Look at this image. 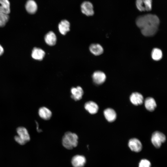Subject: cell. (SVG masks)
I'll return each instance as SVG.
<instances>
[{
	"label": "cell",
	"instance_id": "1",
	"mask_svg": "<svg viewBox=\"0 0 167 167\" xmlns=\"http://www.w3.org/2000/svg\"><path fill=\"white\" fill-rule=\"evenodd\" d=\"M159 23L158 16L152 14L139 16L136 20V24L140 29L142 34L147 36H153L156 33Z\"/></svg>",
	"mask_w": 167,
	"mask_h": 167
},
{
	"label": "cell",
	"instance_id": "2",
	"mask_svg": "<svg viewBox=\"0 0 167 167\" xmlns=\"http://www.w3.org/2000/svg\"><path fill=\"white\" fill-rule=\"evenodd\" d=\"M78 137L75 133L70 131L66 132L62 139V143L64 147L71 149L76 147L78 144Z\"/></svg>",
	"mask_w": 167,
	"mask_h": 167
},
{
	"label": "cell",
	"instance_id": "3",
	"mask_svg": "<svg viewBox=\"0 0 167 167\" xmlns=\"http://www.w3.org/2000/svg\"><path fill=\"white\" fill-rule=\"evenodd\" d=\"M166 140V137L162 133L156 131L152 134L151 140L153 145L156 148H160L162 143Z\"/></svg>",
	"mask_w": 167,
	"mask_h": 167
},
{
	"label": "cell",
	"instance_id": "4",
	"mask_svg": "<svg viewBox=\"0 0 167 167\" xmlns=\"http://www.w3.org/2000/svg\"><path fill=\"white\" fill-rule=\"evenodd\" d=\"M152 0H136V5L140 11H148L152 9Z\"/></svg>",
	"mask_w": 167,
	"mask_h": 167
},
{
	"label": "cell",
	"instance_id": "5",
	"mask_svg": "<svg viewBox=\"0 0 167 167\" xmlns=\"http://www.w3.org/2000/svg\"><path fill=\"white\" fill-rule=\"evenodd\" d=\"M128 145L130 149L135 152H140L142 148V143L138 139L135 138L130 139L128 142Z\"/></svg>",
	"mask_w": 167,
	"mask_h": 167
},
{
	"label": "cell",
	"instance_id": "6",
	"mask_svg": "<svg viewBox=\"0 0 167 167\" xmlns=\"http://www.w3.org/2000/svg\"><path fill=\"white\" fill-rule=\"evenodd\" d=\"M86 162V159L83 155H77L72 158L71 163L73 167H83Z\"/></svg>",
	"mask_w": 167,
	"mask_h": 167
},
{
	"label": "cell",
	"instance_id": "7",
	"mask_svg": "<svg viewBox=\"0 0 167 167\" xmlns=\"http://www.w3.org/2000/svg\"><path fill=\"white\" fill-rule=\"evenodd\" d=\"M92 78L94 82L96 84L100 85L105 82L106 76L105 74L103 72L97 71L93 73Z\"/></svg>",
	"mask_w": 167,
	"mask_h": 167
},
{
	"label": "cell",
	"instance_id": "8",
	"mask_svg": "<svg viewBox=\"0 0 167 167\" xmlns=\"http://www.w3.org/2000/svg\"><path fill=\"white\" fill-rule=\"evenodd\" d=\"M82 12L87 16H91L94 14L93 6L92 3L88 1L83 2L81 4Z\"/></svg>",
	"mask_w": 167,
	"mask_h": 167
},
{
	"label": "cell",
	"instance_id": "9",
	"mask_svg": "<svg viewBox=\"0 0 167 167\" xmlns=\"http://www.w3.org/2000/svg\"><path fill=\"white\" fill-rule=\"evenodd\" d=\"M71 98L75 101L80 100L84 94L83 90L80 86L72 87L71 89Z\"/></svg>",
	"mask_w": 167,
	"mask_h": 167
},
{
	"label": "cell",
	"instance_id": "10",
	"mask_svg": "<svg viewBox=\"0 0 167 167\" xmlns=\"http://www.w3.org/2000/svg\"><path fill=\"white\" fill-rule=\"evenodd\" d=\"M18 136L26 143L30 140V137L27 129L23 127H19L17 129Z\"/></svg>",
	"mask_w": 167,
	"mask_h": 167
},
{
	"label": "cell",
	"instance_id": "11",
	"mask_svg": "<svg viewBox=\"0 0 167 167\" xmlns=\"http://www.w3.org/2000/svg\"><path fill=\"white\" fill-rule=\"evenodd\" d=\"M130 100L133 105H141L143 101V96L140 93L135 92L132 93L130 96Z\"/></svg>",
	"mask_w": 167,
	"mask_h": 167
},
{
	"label": "cell",
	"instance_id": "12",
	"mask_svg": "<svg viewBox=\"0 0 167 167\" xmlns=\"http://www.w3.org/2000/svg\"><path fill=\"white\" fill-rule=\"evenodd\" d=\"M85 109L90 113L95 114L98 111L99 107L95 102L90 101L86 102L84 105Z\"/></svg>",
	"mask_w": 167,
	"mask_h": 167
},
{
	"label": "cell",
	"instance_id": "13",
	"mask_svg": "<svg viewBox=\"0 0 167 167\" xmlns=\"http://www.w3.org/2000/svg\"><path fill=\"white\" fill-rule=\"evenodd\" d=\"M104 114L106 119L109 122L114 121L117 117L115 111L111 108H108L104 111Z\"/></svg>",
	"mask_w": 167,
	"mask_h": 167
},
{
	"label": "cell",
	"instance_id": "14",
	"mask_svg": "<svg viewBox=\"0 0 167 167\" xmlns=\"http://www.w3.org/2000/svg\"><path fill=\"white\" fill-rule=\"evenodd\" d=\"M38 114L40 117L45 120L49 119L52 115L51 111L45 107H41L39 109Z\"/></svg>",
	"mask_w": 167,
	"mask_h": 167
},
{
	"label": "cell",
	"instance_id": "15",
	"mask_svg": "<svg viewBox=\"0 0 167 167\" xmlns=\"http://www.w3.org/2000/svg\"><path fill=\"white\" fill-rule=\"evenodd\" d=\"M45 54V52L42 49L35 47L33 49L32 51L31 55L33 59L41 61L43 59Z\"/></svg>",
	"mask_w": 167,
	"mask_h": 167
},
{
	"label": "cell",
	"instance_id": "16",
	"mask_svg": "<svg viewBox=\"0 0 167 167\" xmlns=\"http://www.w3.org/2000/svg\"><path fill=\"white\" fill-rule=\"evenodd\" d=\"M25 8L29 14H34L37 11V6L36 3L33 0H28L26 3Z\"/></svg>",
	"mask_w": 167,
	"mask_h": 167
},
{
	"label": "cell",
	"instance_id": "17",
	"mask_svg": "<svg viewBox=\"0 0 167 167\" xmlns=\"http://www.w3.org/2000/svg\"><path fill=\"white\" fill-rule=\"evenodd\" d=\"M144 105L147 109L151 112L154 111L156 106L155 100L151 97H148L145 99Z\"/></svg>",
	"mask_w": 167,
	"mask_h": 167
},
{
	"label": "cell",
	"instance_id": "18",
	"mask_svg": "<svg viewBox=\"0 0 167 167\" xmlns=\"http://www.w3.org/2000/svg\"><path fill=\"white\" fill-rule=\"evenodd\" d=\"M70 24L66 20H63L61 21L58 26V29L60 33L63 35L70 30Z\"/></svg>",
	"mask_w": 167,
	"mask_h": 167
},
{
	"label": "cell",
	"instance_id": "19",
	"mask_svg": "<svg viewBox=\"0 0 167 167\" xmlns=\"http://www.w3.org/2000/svg\"><path fill=\"white\" fill-rule=\"evenodd\" d=\"M56 36L52 31L48 32L45 36V40L48 45L50 46L54 45L56 41Z\"/></svg>",
	"mask_w": 167,
	"mask_h": 167
},
{
	"label": "cell",
	"instance_id": "20",
	"mask_svg": "<svg viewBox=\"0 0 167 167\" xmlns=\"http://www.w3.org/2000/svg\"><path fill=\"white\" fill-rule=\"evenodd\" d=\"M0 12L8 15L10 13V3L8 0H0Z\"/></svg>",
	"mask_w": 167,
	"mask_h": 167
},
{
	"label": "cell",
	"instance_id": "21",
	"mask_svg": "<svg viewBox=\"0 0 167 167\" xmlns=\"http://www.w3.org/2000/svg\"><path fill=\"white\" fill-rule=\"evenodd\" d=\"M90 52L95 55H99L101 54L103 51L102 47L99 44H92L89 47Z\"/></svg>",
	"mask_w": 167,
	"mask_h": 167
},
{
	"label": "cell",
	"instance_id": "22",
	"mask_svg": "<svg viewBox=\"0 0 167 167\" xmlns=\"http://www.w3.org/2000/svg\"><path fill=\"white\" fill-rule=\"evenodd\" d=\"M151 56L152 58L154 60L159 61L162 58V52L160 49L158 48H154L152 51Z\"/></svg>",
	"mask_w": 167,
	"mask_h": 167
},
{
	"label": "cell",
	"instance_id": "23",
	"mask_svg": "<svg viewBox=\"0 0 167 167\" xmlns=\"http://www.w3.org/2000/svg\"><path fill=\"white\" fill-rule=\"evenodd\" d=\"M9 19L8 14L0 12V27H4Z\"/></svg>",
	"mask_w": 167,
	"mask_h": 167
},
{
	"label": "cell",
	"instance_id": "24",
	"mask_svg": "<svg viewBox=\"0 0 167 167\" xmlns=\"http://www.w3.org/2000/svg\"><path fill=\"white\" fill-rule=\"evenodd\" d=\"M151 166V163L148 160L143 159L140 161L139 167H150Z\"/></svg>",
	"mask_w": 167,
	"mask_h": 167
},
{
	"label": "cell",
	"instance_id": "25",
	"mask_svg": "<svg viewBox=\"0 0 167 167\" xmlns=\"http://www.w3.org/2000/svg\"><path fill=\"white\" fill-rule=\"evenodd\" d=\"M15 140L18 143L21 145H24L26 143L24 142V141L22 140L21 139H20L18 135L15 136Z\"/></svg>",
	"mask_w": 167,
	"mask_h": 167
},
{
	"label": "cell",
	"instance_id": "26",
	"mask_svg": "<svg viewBox=\"0 0 167 167\" xmlns=\"http://www.w3.org/2000/svg\"><path fill=\"white\" fill-rule=\"evenodd\" d=\"M4 49L2 46L0 44V56L2 55L3 53Z\"/></svg>",
	"mask_w": 167,
	"mask_h": 167
},
{
	"label": "cell",
	"instance_id": "27",
	"mask_svg": "<svg viewBox=\"0 0 167 167\" xmlns=\"http://www.w3.org/2000/svg\"><path fill=\"white\" fill-rule=\"evenodd\" d=\"M36 122V125H37V130L38 131V132L41 131V130L39 129V128L38 127V123H37V122Z\"/></svg>",
	"mask_w": 167,
	"mask_h": 167
}]
</instances>
